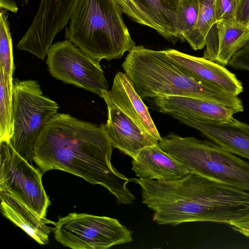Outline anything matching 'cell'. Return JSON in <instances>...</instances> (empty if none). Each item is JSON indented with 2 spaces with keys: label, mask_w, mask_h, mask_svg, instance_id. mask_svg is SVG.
<instances>
[{
  "label": "cell",
  "mask_w": 249,
  "mask_h": 249,
  "mask_svg": "<svg viewBox=\"0 0 249 249\" xmlns=\"http://www.w3.org/2000/svg\"><path fill=\"white\" fill-rule=\"evenodd\" d=\"M112 147L104 124L57 113L36 138L34 161L43 174L53 169L70 173L106 188L119 204H132L135 197L127 186L132 180L112 165Z\"/></svg>",
  "instance_id": "cell-1"
},
{
  "label": "cell",
  "mask_w": 249,
  "mask_h": 249,
  "mask_svg": "<svg viewBox=\"0 0 249 249\" xmlns=\"http://www.w3.org/2000/svg\"><path fill=\"white\" fill-rule=\"evenodd\" d=\"M160 225L193 222L229 224L249 213V192L189 173L171 181L131 178Z\"/></svg>",
  "instance_id": "cell-2"
},
{
  "label": "cell",
  "mask_w": 249,
  "mask_h": 249,
  "mask_svg": "<svg viewBox=\"0 0 249 249\" xmlns=\"http://www.w3.org/2000/svg\"><path fill=\"white\" fill-rule=\"evenodd\" d=\"M124 73L142 99L168 96L199 98L243 111L242 100L191 75L177 66L165 50L135 46L122 65Z\"/></svg>",
  "instance_id": "cell-3"
},
{
  "label": "cell",
  "mask_w": 249,
  "mask_h": 249,
  "mask_svg": "<svg viewBox=\"0 0 249 249\" xmlns=\"http://www.w3.org/2000/svg\"><path fill=\"white\" fill-rule=\"evenodd\" d=\"M116 0H79L65 30V38L100 62L121 58L135 43Z\"/></svg>",
  "instance_id": "cell-4"
},
{
  "label": "cell",
  "mask_w": 249,
  "mask_h": 249,
  "mask_svg": "<svg viewBox=\"0 0 249 249\" xmlns=\"http://www.w3.org/2000/svg\"><path fill=\"white\" fill-rule=\"evenodd\" d=\"M159 144L190 173L249 192V162L213 141L169 133Z\"/></svg>",
  "instance_id": "cell-5"
},
{
  "label": "cell",
  "mask_w": 249,
  "mask_h": 249,
  "mask_svg": "<svg viewBox=\"0 0 249 249\" xmlns=\"http://www.w3.org/2000/svg\"><path fill=\"white\" fill-rule=\"evenodd\" d=\"M59 105L43 95L38 82L13 81L14 133L10 142L21 157L34 161V144L43 127L57 113Z\"/></svg>",
  "instance_id": "cell-6"
},
{
  "label": "cell",
  "mask_w": 249,
  "mask_h": 249,
  "mask_svg": "<svg viewBox=\"0 0 249 249\" xmlns=\"http://www.w3.org/2000/svg\"><path fill=\"white\" fill-rule=\"evenodd\" d=\"M55 240L73 249H107L132 241V232L116 218L70 213L54 223Z\"/></svg>",
  "instance_id": "cell-7"
},
{
  "label": "cell",
  "mask_w": 249,
  "mask_h": 249,
  "mask_svg": "<svg viewBox=\"0 0 249 249\" xmlns=\"http://www.w3.org/2000/svg\"><path fill=\"white\" fill-rule=\"evenodd\" d=\"M42 173L13 148L0 141V190L12 194L40 218L51 204L42 182Z\"/></svg>",
  "instance_id": "cell-8"
},
{
  "label": "cell",
  "mask_w": 249,
  "mask_h": 249,
  "mask_svg": "<svg viewBox=\"0 0 249 249\" xmlns=\"http://www.w3.org/2000/svg\"><path fill=\"white\" fill-rule=\"evenodd\" d=\"M46 64L55 79L96 94L100 97L108 84L100 62L68 39L52 44Z\"/></svg>",
  "instance_id": "cell-9"
},
{
  "label": "cell",
  "mask_w": 249,
  "mask_h": 249,
  "mask_svg": "<svg viewBox=\"0 0 249 249\" xmlns=\"http://www.w3.org/2000/svg\"><path fill=\"white\" fill-rule=\"evenodd\" d=\"M107 109L106 131L113 147L132 159L142 148L158 144L159 141L141 128L112 101L103 97Z\"/></svg>",
  "instance_id": "cell-10"
},
{
  "label": "cell",
  "mask_w": 249,
  "mask_h": 249,
  "mask_svg": "<svg viewBox=\"0 0 249 249\" xmlns=\"http://www.w3.org/2000/svg\"><path fill=\"white\" fill-rule=\"evenodd\" d=\"M249 43V24L236 18L220 20L211 28L206 38L203 57L223 66Z\"/></svg>",
  "instance_id": "cell-11"
},
{
  "label": "cell",
  "mask_w": 249,
  "mask_h": 249,
  "mask_svg": "<svg viewBox=\"0 0 249 249\" xmlns=\"http://www.w3.org/2000/svg\"><path fill=\"white\" fill-rule=\"evenodd\" d=\"M181 123L200 131L209 140L229 152L249 160V125L234 117L225 122L215 123L171 115Z\"/></svg>",
  "instance_id": "cell-12"
},
{
  "label": "cell",
  "mask_w": 249,
  "mask_h": 249,
  "mask_svg": "<svg viewBox=\"0 0 249 249\" xmlns=\"http://www.w3.org/2000/svg\"><path fill=\"white\" fill-rule=\"evenodd\" d=\"M165 51L177 66L198 79L237 96L243 92L242 82L225 66L172 49Z\"/></svg>",
  "instance_id": "cell-13"
},
{
  "label": "cell",
  "mask_w": 249,
  "mask_h": 249,
  "mask_svg": "<svg viewBox=\"0 0 249 249\" xmlns=\"http://www.w3.org/2000/svg\"><path fill=\"white\" fill-rule=\"evenodd\" d=\"M154 102L161 113L205 122H228L237 113L223 105L190 97L168 96L154 99Z\"/></svg>",
  "instance_id": "cell-14"
},
{
  "label": "cell",
  "mask_w": 249,
  "mask_h": 249,
  "mask_svg": "<svg viewBox=\"0 0 249 249\" xmlns=\"http://www.w3.org/2000/svg\"><path fill=\"white\" fill-rule=\"evenodd\" d=\"M103 97L112 101L143 130L159 142L161 140L147 107L125 73L119 71L116 74L111 89L103 91Z\"/></svg>",
  "instance_id": "cell-15"
},
{
  "label": "cell",
  "mask_w": 249,
  "mask_h": 249,
  "mask_svg": "<svg viewBox=\"0 0 249 249\" xmlns=\"http://www.w3.org/2000/svg\"><path fill=\"white\" fill-rule=\"evenodd\" d=\"M132 170L139 178L171 181L190 173L181 162L163 150L159 143L142 148L132 159Z\"/></svg>",
  "instance_id": "cell-16"
},
{
  "label": "cell",
  "mask_w": 249,
  "mask_h": 249,
  "mask_svg": "<svg viewBox=\"0 0 249 249\" xmlns=\"http://www.w3.org/2000/svg\"><path fill=\"white\" fill-rule=\"evenodd\" d=\"M0 210L3 216L20 228L40 245L46 244L54 222L40 218L10 193L0 190Z\"/></svg>",
  "instance_id": "cell-17"
},
{
  "label": "cell",
  "mask_w": 249,
  "mask_h": 249,
  "mask_svg": "<svg viewBox=\"0 0 249 249\" xmlns=\"http://www.w3.org/2000/svg\"><path fill=\"white\" fill-rule=\"evenodd\" d=\"M150 27L175 43L180 40L177 20L180 0H132Z\"/></svg>",
  "instance_id": "cell-18"
},
{
  "label": "cell",
  "mask_w": 249,
  "mask_h": 249,
  "mask_svg": "<svg viewBox=\"0 0 249 249\" xmlns=\"http://www.w3.org/2000/svg\"><path fill=\"white\" fill-rule=\"evenodd\" d=\"M0 141L10 142L14 133L13 81L0 69Z\"/></svg>",
  "instance_id": "cell-19"
},
{
  "label": "cell",
  "mask_w": 249,
  "mask_h": 249,
  "mask_svg": "<svg viewBox=\"0 0 249 249\" xmlns=\"http://www.w3.org/2000/svg\"><path fill=\"white\" fill-rule=\"evenodd\" d=\"M199 9L196 25L186 41L195 51L205 47L207 36L215 23V0H199Z\"/></svg>",
  "instance_id": "cell-20"
},
{
  "label": "cell",
  "mask_w": 249,
  "mask_h": 249,
  "mask_svg": "<svg viewBox=\"0 0 249 249\" xmlns=\"http://www.w3.org/2000/svg\"><path fill=\"white\" fill-rule=\"evenodd\" d=\"M5 9L0 10V69L5 75L13 81L15 70L13 59L12 39L8 16Z\"/></svg>",
  "instance_id": "cell-21"
},
{
  "label": "cell",
  "mask_w": 249,
  "mask_h": 249,
  "mask_svg": "<svg viewBox=\"0 0 249 249\" xmlns=\"http://www.w3.org/2000/svg\"><path fill=\"white\" fill-rule=\"evenodd\" d=\"M199 9V0H180L177 28L182 41L186 40L194 29Z\"/></svg>",
  "instance_id": "cell-22"
},
{
  "label": "cell",
  "mask_w": 249,
  "mask_h": 249,
  "mask_svg": "<svg viewBox=\"0 0 249 249\" xmlns=\"http://www.w3.org/2000/svg\"><path fill=\"white\" fill-rule=\"evenodd\" d=\"M239 1V0H215L216 22L220 20L235 19Z\"/></svg>",
  "instance_id": "cell-23"
},
{
  "label": "cell",
  "mask_w": 249,
  "mask_h": 249,
  "mask_svg": "<svg viewBox=\"0 0 249 249\" xmlns=\"http://www.w3.org/2000/svg\"><path fill=\"white\" fill-rule=\"evenodd\" d=\"M123 12L135 22L150 27V24L132 0H116Z\"/></svg>",
  "instance_id": "cell-24"
},
{
  "label": "cell",
  "mask_w": 249,
  "mask_h": 249,
  "mask_svg": "<svg viewBox=\"0 0 249 249\" xmlns=\"http://www.w3.org/2000/svg\"><path fill=\"white\" fill-rule=\"evenodd\" d=\"M228 66L234 69L249 71V43L232 56Z\"/></svg>",
  "instance_id": "cell-25"
},
{
  "label": "cell",
  "mask_w": 249,
  "mask_h": 249,
  "mask_svg": "<svg viewBox=\"0 0 249 249\" xmlns=\"http://www.w3.org/2000/svg\"><path fill=\"white\" fill-rule=\"evenodd\" d=\"M229 225L234 231L249 237V213L232 221Z\"/></svg>",
  "instance_id": "cell-26"
},
{
  "label": "cell",
  "mask_w": 249,
  "mask_h": 249,
  "mask_svg": "<svg viewBox=\"0 0 249 249\" xmlns=\"http://www.w3.org/2000/svg\"><path fill=\"white\" fill-rule=\"evenodd\" d=\"M236 18L242 23L249 24V0H239Z\"/></svg>",
  "instance_id": "cell-27"
},
{
  "label": "cell",
  "mask_w": 249,
  "mask_h": 249,
  "mask_svg": "<svg viewBox=\"0 0 249 249\" xmlns=\"http://www.w3.org/2000/svg\"><path fill=\"white\" fill-rule=\"evenodd\" d=\"M29 1V0H23V2L26 5L27 4V3H28Z\"/></svg>",
  "instance_id": "cell-28"
},
{
  "label": "cell",
  "mask_w": 249,
  "mask_h": 249,
  "mask_svg": "<svg viewBox=\"0 0 249 249\" xmlns=\"http://www.w3.org/2000/svg\"><path fill=\"white\" fill-rule=\"evenodd\" d=\"M2 0L4 1H11L13 0Z\"/></svg>",
  "instance_id": "cell-29"
}]
</instances>
